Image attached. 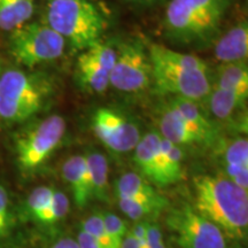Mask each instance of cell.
<instances>
[{"label": "cell", "instance_id": "1", "mask_svg": "<svg viewBox=\"0 0 248 248\" xmlns=\"http://www.w3.org/2000/svg\"><path fill=\"white\" fill-rule=\"evenodd\" d=\"M194 208L218 226L226 239L248 244V192L226 176L193 179Z\"/></svg>", "mask_w": 248, "mask_h": 248}, {"label": "cell", "instance_id": "2", "mask_svg": "<svg viewBox=\"0 0 248 248\" xmlns=\"http://www.w3.org/2000/svg\"><path fill=\"white\" fill-rule=\"evenodd\" d=\"M152 83L159 94L200 101L212 91L209 68L202 59L160 44L148 46Z\"/></svg>", "mask_w": 248, "mask_h": 248}, {"label": "cell", "instance_id": "3", "mask_svg": "<svg viewBox=\"0 0 248 248\" xmlns=\"http://www.w3.org/2000/svg\"><path fill=\"white\" fill-rule=\"evenodd\" d=\"M232 0H171L163 18L166 36L177 44L203 47L217 40Z\"/></svg>", "mask_w": 248, "mask_h": 248}, {"label": "cell", "instance_id": "4", "mask_svg": "<svg viewBox=\"0 0 248 248\" xmlns=\"http://www.w3.org/2000/svg\"><path fill=\"white\" fill-rule=\"evenodd\" d=\"M46 20L77 51H85L99 42L107 28L105 15L90 0H52Z\"/></svg>", "mask_w": 248, "mask_h": 248}, {"label": "cell", "instance_id": "5", "mask_svg": "<svg viewBox=\"0 0 248 248\" xmlns=\"http://www.w3.org/2000/svg\"><path fill=\"white\" fill-rule=\"evenodd\" d=\"M48 94L44 79L20 69L0 76V120L6 124L26 122L39 113Z\"/></svg>", "mask_w": 248, "mask_h": 248}, {"label": "cell", "instance_id": "6", "mask_svg": "<svg viewBox=\"0 0 248 248\" xmlns=\"http://www.w3.org/2000/svg\"><path fill=\"white\" fill-rule=\"evenodd\" d=\"M64 47L66 40L47 23L28 22L11 31L9 37L12 57L28 68L57 60Z\"/></svg>", "mask_w": 248, "mask_h": 248}, {"label": "cell", "instance_id": "7", "mask_svg": "<svg viewBox=\"0 0 248 248\" xmlns=\"http://www.w3.org/2000/svg\"><path fill=\"white\" fill-rule=\"evenodd\" d=\"M67 124L60 115L47 116L15 139L18 168L29 173L42 167L61 144Z\"/></svg>", "mask_w": 248, "mask_h": 248}, {"label": "cell", "instance_id": "8", "mask_svg": "<svg viewBox=\"0 0 248 248\" xmlns=\"http://www.w3.org/2000/svg\"><path fill=\"white\" fill-rule=\"evenodd\" d=\"M166 224L181 248H228L221 229L191 204L170 209Z\"/></svg>", "mask_w": 248, "mask_h": 248}, {"label": "cell", "instance_id": "9", "mask_svg": "<svg viewBox=\"0 0 248 248\" xmlns=\"http://www.w3.org/2000/svg\"><path fill=\"white\" fill-rule=\"evenodd\" d=\"M152 83V64L148 48L139 40L121 43L116 61L109 74V85L120 92L138 93Z\"/></svg>", "mask_w": 248, "mask_h": 248}, {"label": "cell", "instance_id": "10", "mask_svg": "<svg viewBox=\"0 0 248 248\" xmlns=\"http://www.w3.org/2000/svg\"><path fill=\"white\" fill-rule=\"evenodd\" d=\"M92 130L102 145L116 154L133 151L141 138L137 124L107 107H100L94 111Z\"/></svg>", "mask_w": 248, "mask_h": 248}, {"label": "cell", "instance_id": "11", "mask_svg": "<svg viewBox=\"0 0 248 248\" xmlns=\"http://www.w3.org/2000/svg\"><path fill=\"white\" fill-rule=\"evenodd\" d=\"M215 57L222 63L248 62V21L235 24L217 38Z\"/></svg>", "mask_w": 248, "mask_h": 248}, {"label": "cell", "instance_id": "12", "mask_svg": "<svg viewBox=\"0 0 248 248\" xmlns=\"http://www.w3.org/2000/svg\"><path fill=\"white\" fill-rule=\"evenodd\" d=\"M62 177L73 193L74 202L78 208H84L91 200L88 163L85 155H73L64 161L61 168Z\"/></svg>", "mask_w": 248, "mask_h": 248}, {"label": "cell", "instance_id": "13", "mask_svg": "<svg viewBox=\"0 0 248 248\" xmlns=\"http://www.w3.org/2000/svg\"><path fill=\"white\" fill-rule=\"evenodd\" d=\"M159 128L161 137L177 146L203 142L194 129L170 104L161 111Z\"/></svg>", "mask_w": 248, "mask_h": 248}, {"label": "cell", "instance_id": "14", "mask_svg": "<svg viewBox=\"0 0 248 248\" xmlns=\"http://www.w3.org/2000/svg\"><path fill=\"white\" fill-rule=\"evenodd\" d=\"M161 140L162 137L160 133L148 132L142 136L133 150V161L139 171L138 173L155 185L157 184L159 177Z\"/></svg>", "mask_w": 248, "mask_h": 248}, {"label": "cell", "instance_id": "15", "mask_svg": "<svg viewBox=\"0 0 248 248\" xmlns=\"http://www.w3.org/2000/svg\"><path fill=\"white\" fill-rule=\"evenodd\" d=\"M207 99L213 115L218 120H228L248 102V89L212 88Z\"/></svg>", "mask_w": 248, "mask_h": 248}, {"label": "cell", "instance_id": "16", "mask_svg": "<svg viewBox=\"0 0 248 248\" xmlns=\"http://www.w3.org/2000/svg\"><path fill=\"white\" fill-rule=\"evenodd\" d=\"M88 163L90 181V195L91 200L95 199L102 202L109 201V168L108 161L100 152L92 151L85 155Z\"/></svg>", "mask_w": 248, "mask_h": 248}, {"label": "cell", "instance_id": "17", "mask_svg": "<svg viewBox=\"0 0 248 248\" xmlns=\"http://www.w3.org/2000/svg\"><path fill=\"white\" fill-rule=\"evenodd\" d=\"M183 151L181 146L172 144L166 139L161 140V154L159 162L157 186L175 184L184 177L183 171Z\"/></svg>", "mask_w": 248, "mask_h": 248}, {"label": "cell", "instance_id": "18", "mask_svg": "<svg viewBox=\"0 0 248 248\" xmlns=\"http://www.w3.org/2000/svg\"><path fill=\"white\" fill-rule=\"evenodd\" d=\"M117 204L124 215L131 221H148L167 208L168 200L162 195L157 198H117Z\"/></svg>", "mask_w": 248, "mask_h": 248}, {"label": "cell", "instance_id": "19", "mask_svg": "<svg viewBox=\"0 0 248 248\" xmlns=\"http://www.w3.org/2000/svg\"><path fill=\"white\" fill-rule=\"evenodd\" d=\"M35 11L33 0H0V29L13 31L28 23Z\"/></svg>", "mask_w": 248, "mask_h": 248}, {"label": "cell", "instance_id": "20", "mask_svg": "<svg viewBox=\"0 0 248 248\" xmlns=\"http://www.w3.org/2000/svg\"><path fill=\"white\" fill-rule=\"evenodd\" d=\"M77 73L83 88L93 93H104L109 86V73L94 62L85 52L77 60Z\"/></svg>", "mask_w": 248, "mask_h": 248}, {"label": "cell", "instance_id": "21", "mask_svg": "<svg viewBox=\"0 0 248 248\" xmlns=\"http://www.w3.org/2000/svg\"><path fill=\"white\" fill-rule=\"evenodd\" d=\"M170 105L184 117L194 131L200 136L203 142H207L214 137V126L210 121L203 115L197 102L188 99L173 97Z\"/></svg>", "mask_w": 248, "mask_h": 248}, {"label": "cell", "instance_id": "22", "mask_svg": "<svg viewBox=\"0 0 248 248\" xmlns=\"http://www.w3.org/2000/svg\"><path fill=\"white\" fill-rule=\"evenodd\" d=\"M117 198H157L160 194L154 188L153 184L142 177L138 172H125L121 175L115 184Z\"/></svg>", "mask_w": 248, "mask_h": 248}, {"label": "cell", "instance_id": "23", "mask_svg": "<svg viewBox=\"0 0 248 248\" xmlns=\"http://www.w3.org/2000/svg\"><path fill=\"white\" fill-rule=\"evenodd\" d=\"M214 88L248 89V62H228L217 69Z\"/></svg>", "mask_w": 248, "mask_h": 248}, {"label": "cell", "instance_id": "24", "mask_svg": "<svg viewBox=\"0 0 248 248\" xmlns=\"http://www.w3.org/2000/svg\"><path fill=\"white\" fill-rule=\"evenodd\" d=\"M79 230L91 235L93 239L97 240L104 248H120L119 245L110 237L109 232L107 231L101 213H94L83 219L80 222Z\"/></svg>", "mask_w": 248, "mask_h": 248}, {"label": "cell", "instance_id": "25", "mask_svg": "<svg viewBox=\"0 0 248 248\" xmlns=\"http://www.w3.org/2000/svg\"><path fill=\"white\" fill-rule=\"evenodd\" d=\"M225 172L248 167V138L230 142L223 153Z\"/></svg>", "mask_w": 248, "mask_h": 248}, {"label": "cell", "instance_id": "26", "mask_svg": "<svg viewBox=\"0 0 248 248\" xmlns=\"http://www.w3.org/2000/svg\"><path fill=\"white\" fill-rule=\"evenodd\" d=\"M69 209L70 201L67 194L62 191L55 190L53 198H52V201L49 202L47 208L42 213V215L36 221L45 225L55 224V223L62 221L68 215Z\"/></svg>", "mask_w": 248, "mask_h": 248}, {"label": "cell", "instance_id": "27", "mask_svg": "<svg viewBox=\"0 0 248 248\" xmlns=\"http://www.w3.org/2000/svg\"><path fill=\"white\" fill-rule=\"evenodd\" d=\"M54 192L55 188L49 187V186H39L31 191L26 204L28 215L36 221L42 215V213L47 208L49 202L52 201V198H53Z\"/></svg>", "mask_w": 248, "mask_h": 248}, {"label": "cell", "instance_id": "28", "mask_svg": "<svg viewBox=\"0 0 248 248\" xmlns=\"http://www.w3.org/2000/svg\"><path fill=\"white\" fill-rule=\"evenodd\" d=\"M83 52H85L93 61L97 62L99 66L110 74L116 61V49L99 40Z\"/></svg>", "mask_w": 248, "mask_h": 248}, {"label": "cell", "instance_id": "29", "mask_svg": "<svg viewBox=\"0 0 248 248\" xmlns=\"http://www.w3.org/2000/svg\"><path fill=\"white\" fill-rule=\"evenodd\" d=\"M102 217H104L105 225H106L107 231L109 232L110 237L113 238L114 241L121 246L123 238L128 233L129 229L126 225L125 221H123L120 216L115 215L113 213H101Z\"/></svg>", "mask_w": 248, "mask_h": 248}, {"label": "cell", "instance_id": "30", "mask_svg": "<svg viewBox=\"0 0 248 248\" xmlns=\"http://www.w3.org/2000/svg\"><path fill=\"white\" fill-rule=\"evenodd\" d=\"M13 223L11 212L8 192L4 186L0 185V240L4 239L9 233Z\"/></svg>", "mask_w": 248, "mask_h": 248}, {"label": "cell", "instance_id": "31", "mask_svg": "<svg viewBox=\"0 0 248 248\" xmlns=\"http://www.w3.org/2000/svg\"><path fill=\"white\" fill-rule=\"evenodd\" d=\"M145 248H167L166 244H164L162 230H161L160 226L155 224V223L148 222Z\"/></svg>", "mask_w": 248, "mask_h": 248}, {"label": "cell", "instance_id": "32", "mask_svg": "<svg viewBox=\"0 0 248 248\" xmlns=\"http://www.w3.org/2000/svg\"><path fill=\"white\" fill-rule=\"evenodd\" d=\"M226 177L232 179L235 184L244 188L245 191L248 192V167L240 168L237 170H232V171L225 172Z\"/></svg>", "mask_w": 248, "mask_h": 248}, {"label": "cell", "instance_id": "33", "mask_svg": "<svg viewBox=\"0 0 248 248\" xmlns=\"http://www.w3.org/2000/svg\"><path fill=\"white\" fill-rule=\"evenodd\" d=\"M233 130L235 132L248 137V102L244 106V109L235 117L233 122Z\"/></svg>", "mask_w": 248, "mask_h": 248}, {"label": "cell", "instance_id": "34", "mask_svg": "<svg viewBox=\"0 0 248 248\" xmlns=\"http://www.w3.org/2000/svg\"><path fill=\"white\" fill-rule=\"evenodd\" d=\"M44 248H79V245L76 238L70 237V235H63V237L52 241Z\"/></svg>", "mask_w": 248, "mask_h": 248}, {"label": "cell", "instance_id": "35", "mask_svg": "<svg viewBox=\"0 0 248 248\" xmlns=\"http://www.w3.org/2000/svg\"><path fill=\"white\" fill-rule=\"evenodd\" d=\"M77 241H78L79 248H104L97 240H94L91 235H89L86 232L79 230L77 234Z\"/></svg>", "mask_w": 248, "mask_h": 248}, {"label": "cell", "instance_id": "36", "mask_svg": "<svg viewBox=\"0 0 248 248\" xmlns=\"http://www.w3.org/2000/svg\"><path fill=\"white\" fill-rule=\"evenodd\" d=\"M120 248H141V246L139 245L138 241L136 240V238L133 237L131 231L129 230L128 233L125 234V237L123 238Z\"/></svg>", "mask_w": 248, "mask_h": 248}, {"label": "cell", "instance_id": "37", "mask_svg": "<svg viewBox=\"0 0 248 248\" xmlns=\"http://www.w3.org/2000/svg\"><path fill=\"white\" fill-rule=\"evenodd\" d=\"M48 1H52V0H48Z\"/></svg>", "mask_w": 248, "mask_h": 248}]
</instances>
